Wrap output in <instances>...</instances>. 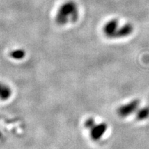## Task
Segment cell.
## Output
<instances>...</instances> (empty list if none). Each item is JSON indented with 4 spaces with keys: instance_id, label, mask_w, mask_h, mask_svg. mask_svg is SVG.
Here are the masks:
<instances>
[{
    "instance_id": "6",
    "label": "cell",
    "mask_w": 149,
    "mask_h": 149,
    "mask_svg": "<svg viewBox=\"0 0 149 149\" xmlns=\"http://www.w3.org/2000/svg\"><path fill=\"white\" fill-rule=\"evenodd\" d=\"M133 31V27L130 24H126L120 26L118 31L115 35V38H122V37H127L131 34Z\"/></svg>"
},
{
    "instance_id": "8",
    "label": "cell",
    "mask_w": 149,
    "mask_h": 149,
    "mask_svg": "<svg viewBox=\"0 0 149 149\" xmlns=\"http://www.w3.org/2000/svg\"><path fill=\"white\" fill-rule=\"evenodd\" d=\"M11 58L15 60H21L23 59L26 56V52L24 49H15L10 53Z\"/></svg>"
},
{
    "instance_id": "3",
    "label": "cell",
    "mask_w": 149,
    "mask_h": 149,
    "mask_svg": "<svg viewBox=\"0 0 149 149\" xmlns=\"http://www.w3.org/2000/svg\"><path fill=\"white\" fill-rule=\"evenodd\" d=\"M108 130V125L105 122L95 123L88 130L91 139L94 141L100 140L105 135Z\"/></svg>"
},
{
    "instance_id": "7",
    "label": "cell",
    "mask_w": 149,
    "mask_h": 149,
    "mask_svg": "<svg viewBox=\"0 0 149 149\" xmlns=\"http://www.w3.org/2000/svg\"><path fill=\"white\" fill-rule=\"evenodd\" d=\"M149 117V107H144L138 109L136 113V119L139 121L146 120Z\"/></svg>"
},
{
    "instance_id": "5",
    "label": "cell",
    "mask_w": 149,
    "mask_h": 149,
    "mask_svg": "<svg viewBox=\"0 0 149 149\" xmlns=\"http://www.w3.org/2000/svg\"><path fill=\"white\" fill-rule=\"evenodd\" d=\"M13 94L10 86L3 81H0V101L4 102L9 100Z\"/></svg>"
},
{
    "instance_id": "4",
    "label": "cell",
    "mask_w": 149,
    "mask_h": 149,
    "mask_svg": "<svg viewBox=\"0 0 149 149\" xmlns=\"http://www.w3.org/2000/svg\"><path fill=\"white\" fill-rule=\"evenodd\" d=\"M120 28L119 21L116 19L109 20L104 25L102 31L106 37L110 39L115 38V35Z\"/></svg>"
},
{
    "instance_id": "2",
    "label": "cell",
    "mask_w": 149,
    "mask_h": 149,
    "mask_svg": "<svg viewBox=\"0 0 149 149\" xmlns=\"http://www.w3.org/2000/svg\"><path fill=\"white\" fill-rule=\"evenodd\" d=\"M139 103H140L139 100L135 99V100H132L128 103L123 104L117 109V115L122 118H125V117L130 116V115L133 114V113H135L138 110Z\"/></svg>"
},
{
    "instance_id": "1",
    "label": "cell",
    "mask_w": 149,
    "mask_h": 149,
    "mask_svg": "<svg viewBox=\"0 0 149 149\" xmlns=\"http://www.w3.org/2000/svg\"><path fill=\"white\" fill-rule=\"evenodd\" d=\"M79 17V8L74 1H68L59 7L55 15L56 23L60 26L74 23Z\"/></svg>"
}]
</instances>
